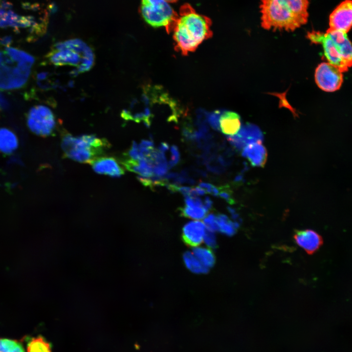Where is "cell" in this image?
I'll return each instance as SVG.
<instances>
[{
    "label": "cell",
    "instance_id": "6da1fadb",
    "mask_svg": "<svg viewBox=\"0 0 352 352\" xmlns=\"http://www.w3.org/2000/svg\"><path fill=\"white\" fill-rule=\"evenodd\" d=\"M211 26L210 19L198 13L190 4L181 6L171 30L175 50L183 55L194 51L212 36Z\"/></svg>",
    "mask_w": 352,
    "mask_h": 352
},
{
    "label": "cell",
    "instance_id": "7a4b0ae2",
    "mask_svg": "<svg viewBox=\"0 0 352 352\" xmlns=\"http://www.w3.org/2000/svg\"><path fill=\"white\" fill-rule=\"evenodd\" d=\"M308 0H261V25L265 29L294 31L308 21Z\"/></svg>",
    "mask_w": 352,
    "mask_h": 352
},
{
    "label": "cell",
    "instance_id": "3957f363",
    "mask_svg": "<svg viewBox=\"0 0 352 352\" xmlns=\"http://www.w3.org/2000/svg\"><path fill=\"white\" fill-rule=\"evenodd\" d=\"M47 60L57 66L73 67L74 74L89 70L94 62L91 48L80 39H73L55 44L47 53Z\"/></svg>",
    "mask_w": 352,
    "mask_h": 352
},
{
    "label": "cell",
    "instance_id": "277c9868",
    "mask_svg": "<svg viewBox=\"0 0 352 352\" xmlns=\"http://www.w3.org/2000/svg\"><path fill=\"white\" fill-rule=\"evenodd\" d=\"M105 140L94 135L74 136L65 134L62 148L66 157L82 163H91L108 145Z\"/></svg>",
    "mask_w": 352,
    "mask_h": 352
},
{
    "label": "cell",
    "instance_id": "5b68a950",
    "mask_svg": "<svg viewBox=\"0 0 352 352\" xmlns=\"http://www.w3.org/2000/svg\"><path fill=\"white\" fill-rule=\"evenodd\" d=\"M140 12L148 24L154 27H165L168 33L177 16L164 0H141Z\"/></svg>",
    "mask_w": 352,
    "mask_h": 352
},
{
    "label": "cell",
    "instance_id": "8992f818",
    "mask_svg": "<svg viewBox=\"0 0 352 352\" xmlns=\"http://www.w3.org/2000/svg\"><path fill=\"white\" fill-rule=\"evenodd\" d=\"M4 51V58L0 64V88L10 90L20 88L26 83L33 64L15 61Z\"/></svg>",
    "mask_w": 352,
    "mask_h": 352
},
{
    "label": "cell",
    "instance_id": "52a82bcc",
    "mask_svg": "<svg viewBox=\"0 0 352 352\" xmlns=\"http://www.w3.org/2000/svg\"><path fill=\"white\" fill-rule=\"evenodd\" d=\"M26 122L28 128L32 132L44 137L51 135L56 125L52 110L43 105L31 108L27 113Z\"/></svg>",
    "mask_w": 352,
    "mask_h": 352
},
{
    "label": "cell",
    "instance_id": "ba28073f",
    "mask_svg": "<svg viewBox=\"0 0 352 352\" xmlns=\"http://www.w3.org/2000/svg\"><path fill=\"white\" fill-rule=\"evenodd\" d=\"M342 72L329 63H322L316 67L315 80L318 87L327 92L340 88L343 81Z\"/></svg>",
    "mask_w": 352,
    "mask_h": 352
},
{
    "label": "cell",
    "instance_id": "9c48e42d",
    "mask_svg": "<svg viewBox=\"0 0 352 352\" xmlns=\"http://www.w3.org/2000/svg\"><path fill=\"white\" fill-rule=\"evenodd\" d=\"M307 37L312 43L322 45L324 55L328 63L338 67L342 72L348 70L337 46L327 32L312 31L308 33Z\"/></svg>",
    "mask_w": 352,
    "mask_h": 352
},
{
    "label": "cell",
    "instance_id": "30bf717a",
    "mask_svg": "<svg viewBox=\"0 0 352 352\" xmlns=\"http://www.w3.org/2000/svg\"><path fill=\"white\" fill-rule=\"evenodd\" d=\"M329 29L346 33L352 28V0L339 4L329 17Z\"/></svg>",
    "mask_w": 352,
    "mask_h": 352
},
{
    "label": "cell",
    "instance_id": "8fae6325",
    "mask_svg": "<svg viewBox=\"0 0 352 352\" xmlns=\"http://www.w3.org/2000/svg\"><path fill=\"white\" fill-rule=\"evenodd\" d=\"M263 139L261 131L257 126L251 124L243 126L236 134L227 136V140L231 145L239 150L250 143L262 142Z\"/></svg>",
    "mask_w": 352,
    "mask_h": 352
},
{
    "label": "cell",
    "instance_id": "7c38bea8",
    "mask_svg": "<svg viewBox=\"0 0 352 352\" xmlns=\"http://www.w3.org/2000/svg\"><path fill=\"white\" fill-rule=\"evenodd\" d=\"M293 238L296 243L309 254L314 253L323 244L321 236L310 229L297 230Z\"/></svg>",
    "mask_w": 352,
    "mask_h": 352
},
{
    "label": "cell",
    "instance_id": "4fadbf2b",
    "mask_svg": "<svg viewBox=\"0 0 352 352\" xmlns=\"http://www.w3.org/2000/svg\"><path fill=\"white\" fill-rule=\"evenodd\" d=\"M207 229L202 221L191 220L186 223L182 228V235L185 241L195 247L203 243Z\"/></svg>",
    "mask_w": 352,
    "mask_h": 352
},
{
    "label": "cell",
    "instance_id": "5bb4252c",
    "mask_svg": "<svg viewBox=\"0 0 352 352\" xmlns=\"http://www.w3.org/2000/svg\"><path fill=\"white\" fill-rule=\"evenodd\" d=\"M326 32L337 46L347 66H352V44L346 33L330 29Z\"/></svg>",
    "mask_w": 352,
    "mask_h": 352
},
{
    "label": "cell",
    "instance_id": "9a60e30c",
    "mask_svg": "<svg viewBox=\"0 0 352 352\" xmlns=\"http://www.w3.org/2000/svg\"><path fill=\"white\" fill-rule=\"evenodd\" d=\"M242 155L246 158L253 167H263L265 164L267 153L262 142L247 144L242 149Z\"/></svg>",
    "mask_w": 352,
    "mask_h": 352
},
{
    "label": "cell",
    "instance_id": "2e32d148",
    "mask_svg": "<svg viewBox=\"0 0 352 352\" xmlns=\"http://www.w3.org/2000/svg\"><path fill=\"white\" fill-rule=\"evenodd\" d=\"M91 164L94 171L100 174L119 177L124 173V170L113 157L97 158Z\"/></svg>",
    "mask_w": 352,
    "mask_h": 352
},
{
    "label": "cell",
    "instance_id": "e0dca14e",
    "mask_svg": "<svg viewBox=\"0 0 352 352\" xmlns=\"http://www.w3.org/2000/svg\"><path fill=\"white\" fill-rule=\"evenodd\" d=\"M219 126L220 130L223 134L228 136H233L241 129V117L233 111H222L219 118Z\"/></svg>",
    "mask_w": 352,
    "mask_h": 352
},
{
    "label": "cell",
    "instance_id": "ac0fdd59",
    "mask_svg": "<svg viewBox=\"0 0 352 352\" xmlns=\"http://www.w3.org/2000/svg\"><path fill=\"white\" fill-rule=\"evenodd\" d=\"M19 145L16 134L6 128H0V152L9 154L13 153Z\"/></svg>",
    "mask_w": 352,
    "mask_h": 352
},
{
    "label": "cell",
    "instance_id": "d6986e66",
    "mask_svg": "<svg viewBox=\"0 0 352 352\" xmlns=\"http://www.w3.org/2000/svg\"><path fill=\"white\" fill-rule=\"evenodd\" d=\"M123 164L127 170L140 176L150 177L154 176L153 166L145 158L139 160L128 158L125 160Z\"/></svg>",
    "mask_w": 352,
    "mask_h": 352
},
{
    "label": "cell",
    "instance_id": "ffe728a7",
    "mask_svg": "<svg viewBox=\"0 0 352 352\" xmlns=\"http://www.w3.org/2000/svg\"><path fill=\"white\" fill-rule=\"evenodd\" d=\"M192 252L199 261L208 269L215 263V256L211 248L202 245L193 247Z\"/></svg>",
    "mask_w": 352,
    "mask_h": 352
},
{
    "label": "cell",
    "instance_id": "44dd1931",
    "mask_svg": "<svg viewBox=\"0 0 352 352\" xmlns=\"http://www.w3.org/2000/svg\"><path fill=\"white\" fill-rule=\"evenodd\" d=\"M26 351L27 352H52L51 344L44 337L38 335L28 340Z\"/></svg>",
    "mask_w": 352,
    "mask_h": 352
},
{
    "label": "cell",
    "instance_id": "7402d4cb",
    "mask_svg": "<svg viewBox=\"0 0 352 352\" xmlns=\"http://www.w3.org/2000/svg\"><path fill=\"white\" fill-rule=\"evenodd\" d=\"M183 259L187 268L194 273L202 274L205 273L208 270L202 264L192 251H187L185 253Z\"/></svg>",
    "mask_w": 352,
    "mask_h": 352
},
{
    "label": "cell",
    "instance_id": "603a6c76",
    "mask_svg": "<svg viewBox=\"0 0 352 352\" xmlns=\"http://www.w3.org/2000/svg\"><path fill=\"white\" fill-rule=\"evenodd\" d=\"M217 221L218 231L227 236L233 235L239 226V222L231 221L226 216L222 214L217 216Z\"/></svg>",
    "mask_w": 352,
    "mask_h": 352
},
{
    "label": "cell",
    "instance_id": "cb8c5ba5",
    "mask_svg": "<svg viewBox=\"0 0 352 352\" xmlns=\"http://www.w3.org/2000/svg\"><path fill=\"white\" fill-rule=\"evenodd\" d=\"M0 352H25L20 340L0 338Z\"/></svg>",
    "mask_w": 352,
    "mask_h": 352
},
{
    "label": "cell",
    "instance_id": "d4e9b609",
    "mask_svg": "<svg viewBox=\"0 0 352 352\" xmlns=\"http://www.w3.org/2000/svg\"><path fill=\"white\" fill-rule=\"evenodd\" d=\"M181 213L191 220H201L207 214L208 211L203 207L184 206L180 208Z\"/></svg>",
    "mask_w": 352,
    "mask_h": 352
},
{
    "label": "cell",
    "instance_id": "484cf974",
    "mask_svg": "<svg viewBox=\"0 0 352 352\" xmlns=\"http://www.w3.org/2000/svg\"><path fill=\"white\" fill-rule=\"evenodd\" d=\"M202 220L207 230L213 232L218 231L217 216L213 214H207Z\"/></svg>",
    "mask_w": 352,
    "mask_h": 352
},
{
    "label": "cell",
    "instance_id": "4316f807",
    "mask_svg": "<svg viewBox=\"0 0 352 352\" xmlns=\"http://www.w3.org/2000/svg\"><path fill=\"white\" fill-rule=\"evenodd\" d=\"M218 188L219 190V197L225 200L229 204H233L235 203L231 191L228 186H222Z\"/></svg>",
    "mask_w": 352,
    "mask_h": 352
},
{
    "label": "cell",
    "instance_id": "83f0119b",
    "mask_svg": "<svg viewBox=\"0 0 352 352\" xmlns=\"http://www.w3.org/2000/svg\"><path fill=\"white\" fill-rule=\"evenodd\" d=\"M128 155L129 158L134 160H139L145 158L144 155L140 152L138 145L135 141H133L132 147L128 152Z\"/></svg>",
    "mask_w": 352,
    "mask_h": 352
},
{
    "label": "cell",
    "instance_id": "f1b7e54d",
    "mask_svg": "<svg viewBox=\"0 0 352 352\" xmlns=\"http://www.w3.org/2000/svg\"><path fill=\"white\" fill-rule=\"evenodd\" d=\"M203 243L204 245L210 248L215 247L217 244L215 232L207 230L203 238Z\"/></svg>",
    "mask_w": 352,
    "mask_h": 352
},
{
    "label": "cell",
    "instance_id": "f546056e",
    "mask_svg": "<svg viewBox=\"0 0 352 352\" xmlns=\"http://www.w3.org/2000/svg\"><path fill=\"white\" fill-rule=\"evenodd\" d=\"M221 112V111L217 110L208 114L207 116L208 122L211 127L217 131L220 130L219 118Z\"/></svg>",
    "mask_w": 352,
    "mask_h": 352
},
{
    "label": "cell",
    "instance_id": "4dcf8cb0",
    "mask_svg": "<svg viewBox=\"0 0 352 352\" xmlns=\"http://www.w3.org/2000/svg\"><path fill=\"white\" fill-rule=\"evenodd\" d=\"M171 159L168 162V168H171L178 163L180 159V154L177 146L173 145L170 150Z\"/></svg>",
    "mask_w": 352,
    "mask_h": 352
},
{
    "label": "cell",
    "instance_id": "1f68e13d",
    "mask_svg": "<svg viewBox=\"0 0 352 352\" xmlns=\"http://www.w3.org/2000/svg\"><path fill=\"white\" fill-rule=\"evenodd\" d=\"M12 41V38L11 36H5L0 38V44L8 46L10 44Z\"/></svg>",
    "mask_w": 352,
    "mask_h": 352
},
{
    "label": "cell",
    "instance_id": "d6a6232c",
    "mask_svg": "<svg viewBox=\"0 0 352 352\" xmlns=\"http://www.w3.org/2000/svg\"><path fill=\"white\" fill-rule=\"evenodd\" d=\"M203 207L205 208L207 211H208L209 210L211 209L212 207L213 202L211 199L209 197H206L204 199V201L203 202Z\"/></svg>",
    "mask_w": 352,
    "mask_h": 352
},
{
    "label": "cell",
    "instance_id": "836d02e7",
    "mask_svg": "<svg viewBox=\"0 0 352 352\" xmlns=\"http://www.w3.org/2000/svg\"><path fill=\"white\" fill-rule=\"evenodd\" d=\"M12 5L11 3L5 0H2L0 4V7L4 9L10 8L12 7Z\"/></svg>",
    "mask_w": 352,
    "mask_h": 352
},
{
    "label": "cell",
    "instance_id": "e575fe53",
    "mask_svg": "<svg viewBox=\"0 0 352 352\" xmlns=\"http://www.w3.org/2000/svg\"><path fill=\"white\" fill-rule=\"evenodd\" d=\"M168 148H169V146H168V144H167L165 142H163V143H161L160 144V145H159V146L158 147V150L164 153L165 152H166V151H167L168 150Z\"/></svg>",
    "mask_w": 352,
    "mask_h": 352
},
{
    "label": "cell",
    "instance_id": "d590c367",
    "mask_svg": "<svg viewBox=\"0 0 352 352\" xmlns=\"http://www.w3.org/2000/svg\"><path fill=\"white\" fill-rule=\"evenodd\" d=\"M195 190L197 194L198 195L203 196V195H205L206 193H207L206 191L204 189H203L199 187H196L195 188Z\"/></svg>",
    "mask_w": 352,
    "mask_h": 352
},
{
    "label": "cell",
    "instance_id": "8d00e7d4",
    "mask_svg": "<svg viewBox=\"0 0 352 352\" xmlns=\"http://www.w3.org/2000/svg\"><path fill=\"white\" fill-rule=\"evenodd\" d=\"M6 14L5 9L0 7V19L3 18Z\"/></svg>",
    "mask_w": 352,
    "mask_h": 352
},
{
    "label": "cell",
    "instance_id": "74e56055",
    "mask_svg": "<svg viewBox=\"0 0 352 352\" xmlns=\"http://www.w3.org/2000/svg\"><path fill=\"white\" fill-rule=\"evenodd\" d=\"M242 174H239L238 176H237L235 178V181L237 182H239L242 180Z\"/></svg>",
    "mask_w": 352,
    "mask_h": 352
},
{
    "label": "cell",
    "instance_id": "f35d334b",
    "mask_svg": "<svg viewBox=\"0 0 352 352\" xmlns=\"http://www.w3.org/2000/svg\"><path fill=\"white\" fill-rule=\"evenodd\" d=\"M164 0L168 3H171V2H176L178 0Z\"/></svg>",
    "mask_w": 352,
    "mask_h": 352
}]
</instances>
